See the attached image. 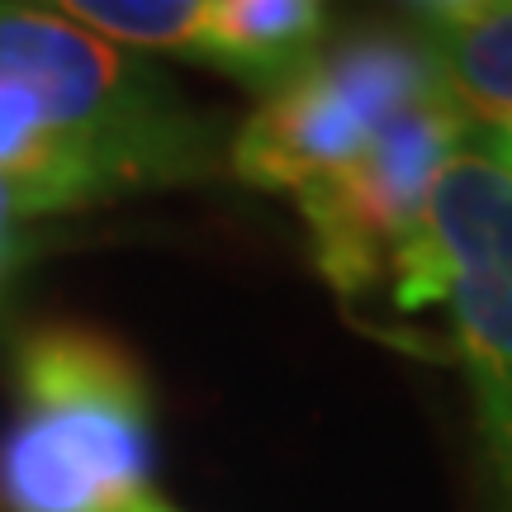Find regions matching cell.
Here are the masks:
<instances>
[{
  "label": "cell",
  "instance_id": "cell-5",
  "mask_svg": "<svg viewBox=\"0 0 512 512\" xmlns=\"http://www.w3.org/2000/svg\"><path fill=\"white\" fill-rule=\"evenodd\" d=\"M465 128L451 95H432L394 119L356 162L299 195L313 261L342 294H366L399 275L427 233L432 185L465 147Z\"/></svg>",
  "mask_w": 512,
  "mask_h": 512
},
{
  "label": "cell",
  "instance_id": "cell-7",
  "mask_svg": "<svg viewBox=\"0 0 512 512\" xmlns=\"http://www.w3.org/2000/svg\"><path fill=\"white\" fill-rule=\"evenodd\" d=\"M323 34L328 10L313 0H214L204 62L271 95L323 53Z\"/></svg>",
  "mask_w": 512,
  "mask_h": 512
},
{
  "label": "cell",
  "instance_id": "cell-8",
  "mask_svg": "<svg viewBox=\"0 0 512 512\" xmlns=\"http://www.w3.org/2000/svg\"><path fill=\"white\" fill-rule=\"evenodd\" d=\"M57 10L128 53H171L204 62L214 0H67Z\"/></svg>",
  "mask_w": 512,
  "mask_h": 512
},
{
  "label": "cell",
  "instance_id": "cell-9",
  "mask_svg": "<svg viewBox=\"0 0 512 512\" xmlns=\"http://www.w3.org/2000/svg\"><path fill=\"white\" fill-rule=\"evenodd\" d=\"M24 219H34V214L24 209V200H19V195H10V190L0 185V242L15 238V233H24Z\"/></svg>",
  "mask_w": 512,
  "mask_h": 512
},
{
  "label": "cell",
  "instance_id": "cell-12",
  "mask_svg": "<svg viewBox=\"0 0 512 512\" xmlns=\"http://www.w3.org/2000/svg\"><path fill=\"white\" fill-rule=\"evenodd\" d=\"M138 512H171V508H166L162 498H152V503H143V508H138Z\"/></svg>",
  "mask_w": 512,
  "mask_h": 512
},
{
  "label": "cell",
  "instance_id": "cell-4",
  "mask_svg": "<svg viewBox=\"0 0 512 512\" xmlns=\"http://www.w3.org/2000/svg\"><path fill=\"white\" fill-rule=\"evenodd\" d=\"M427 228L437 294L451 304L475 384L498 512H512V171L484 147H460L432 185Z\"/></svg>",
  "mask_w": 512,
  "mask_h": 512
},
{
  "label": "cell",
  "instance_id": "cell-2",
  "mask_svg": "<svg viewBox=\"0 0 512 512\" xmlns=\"http://www.w3.org/2000/svg\"><path fill=\"white\" fill-rule=\"evenodd\" d=\"M0 91L91 147L119 195L209 181L228 143L143 53L81 29L57 5H0Z\"/></svg>",
  "mask_w": 512,
  "mask_h": 512
},
{
  "label": "cell",
  "instance_id": "cell-3",
  "mask_svg": "<svg viewBox=\"0 0 512 512\" xmlns=\"http://www.w3.org/2000/svg\"><path fill=\"white\" fill-rule=\"evenodd\" d=\"M432 95L446 91L418 34L361 29L256 105L228 143V166L256 190L304 195Z\"/></svg>",
  "mask_w": 512,
  "mask_h": 512
},
{
  "label": "cell",
  "instance_id": "cell-6",
  "mask_svg": "<svg viewBox=\"0 0 512 512\" xmlns=\"http://www.w3.org/2000/svg\"><path fill=\"white\" fill-rule=\"evenodd\" d=\"M413 34L465 124H484L489 138L512 128V0L418 5Z\"/></svg>",
  "mask_w": 512,
  "mask_h": 512
},
{
  "label": "cell",
  "instance_id": "cell-10",
  "mask_svg": "<svg viewBox=\"0 0 512 512\" xmlns=\"http://www.w3.org/2000/svg\"><path fill=\"white\" fill-rule=\"evenodd\" d=\"M34 252V238L29 233H19V238H5L0 242V290H5V280L19 271V261Z\"/></svg>",
  "mask_w": 512,
  "mask_h": 512
},
{
  "label": "cell",
  "instance_id": "cell-11",
  "mask_svg": "<svg viewBox=\"0 0 512 512\" xmlns=\"http://www.w3.org/2000/svg\"><path fill=\"white\" fill-rule=\"evenodd\" d=\"M484 152H489V157H498V162H503V166H508V171H512V128H503V133H494Z\"/></svg>",
  "mask_w": 512,
  "mask_h": 512
},
{
  "label": "cell",
  "instance_id": "cell-1",
  "mask_svg": "<svg viewBox=\"0 0 512 512\" xmlns=\"http://www.w3.org/2000/svg\"><path fill=\"white\" fill-rule=\"evenodd\" d=\"M15 422L0 441L10 512H138L152 503V389L138 356L91 323L15 342Z\"/></svg>",
  "mask_w": 512,
  "mask_h": 512
}]
</instances>
